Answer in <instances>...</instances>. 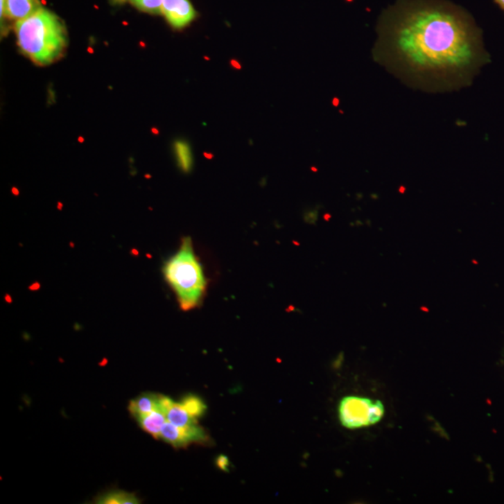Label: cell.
Returning <instances> with one entry per match:
<instances>
[{
    "instance_id": "15",
    "label": "cell",
    "mask_w": 504,
    "mask_h": 504,
    "mask_svg": "<svg viewBox=\"0 0 504 504\" xmlns=\"http://www.w3.org/2000/svg\"><path fill=\"white\" fill-rule=\"evenodd\" d=\"M385 415V407L380 401H374L371 409L372 425L376 424L383 419Z\"/></svg>"
},
{
    "instance_id": "6",
    "label": "cell",
    "mask_w": 504,
    "mask_h": 504,
    "mask_svg": "<svg viewBox=\"0 0 504 504\" xmlns=\"http://www.w3.org/2000/svg\"><path fill=\"white\" fill-rule=\"evenodd\" d=\"M162 15L176 29L190 25L198 16L190 0H163Z\"/></svg>"
},
{
    "instance_id": "2",
    "label": "cell",
    "mask_w": 504,
    "mask_h": 504,
    "mask_svg": "<svg viewBox=\"0 0 504 504\" xmlns=\"http://www.w3.org/2000/svg\"><path fill=\"white\" fill-rule=\"evenodd\" d=\"M15 33L21 52L40 66L58 60L67 43L64 24L55 13L43 8L16 21Z\"/></svg>"
},
{
    "instance_id": "20",
    "label": "cell",
    "mask_w": 504,
    "mask_h": 504,
    "mask_svg": "<svg viewBox=\"0 0 504 504\" xmlns=\"http://www.w3.org/2000/svg\"><path fill=\"white\" fill-rule=\"evenodd\" d=\"M12 193H13V195H15L16 196H18L19 193H19V190H17V189H16V188L12 189Z\"/></svg>"
},
{
    "instance_id": "22",
    "label": "cell",
    "mask_w": 504,
    "mask_h": 504,
    "mask_svg": "<svg viewBox=\"0 0 504 504\" xmlns=\"http://www.w3.org/2000/svg\"><path fill=\"white\" fill-rule=\"evenodd\" d=\"M62 207H63V205H62L61 203H58V209L62 210Z\"/></svg>"
},
{
    "instance_id": "19",
    "label": "cell",
    "mask_w": 504,
    "mask_h": 504,
    "mask_svg": "<svg viewBox=\"0 0 504 504\" xmlns=\"http://www.w3.org/2000/svg\"><path fill=\"white\" fill-rule=\"evenodd\" d=\"M496 2L498 4V6L504 10V0H495Z\"/></svg>"
},
{
    "instance_id": "3",
    "label": "cell",
    "mask_w": 504,
    "mask_h": 504,
    "mask_svg": "<svg viewBox=\"0 0 504 504\" xmlns=\"http://www.w3.org/2000/svg\"><path fill=\"white\" fill-rule=\"evenodd\" d=\"M164 274L182 310L188 311L198 306L206 292L207 281L190 238L183 240L179 252L164 266Z\"/></svg>"
},
{
    "instance_id": "11",
    "label": "cell",
    "mask_w": 504,
    "mask_h": 504,
    "mask_svg": "<svg viewBox=\"0 0 504 504\" xmlns=\"http://www.w3.org/2000/svg\"><path fill=\"white\" fill-rule=\"evenodd\" d=\"M98 503L105 504H136L139 503V498L131 493L113 492L107 493L98 498Z\"/></svg>"
},
{
    "instance_id": "18",
    "label": "cell",
    "mask_w": 504,
    "mask_h": 504,
    "mask_svg": "<svg viewBox=\"0 0 504 504\" xmlns=\"http://www.w3.org/2000/svg\"><path fill=\"white\" fill-rule=\"evenodd\" d=\"M40 288V285L39 284V283L36 282V283H35V284L31 286V290H33V289H34V290H39Z\"/></svg>"
},
{
    "instance_id": "14",
    "label": "cell",
    "mask_w": 504,
    "mask_h": 504,
    "mask_svg": "<svg viewBox=\"0 0 504 504\" xmlns=\"http://www.w3.org/2000/svg\"><path fill=\"white\" fill-rule=\"evenodd\" d=\"M134 7L141 12L150 15H161L163 0H129Z\"/></svg>"
},
{
    "instance_id": "17",
    "label": "cell",
    "mask_w": 504,
    "mask_h": 504,
    "mask_svg": "<svg viewBox=\"0 0 504 504\" xmlns=\"http://www.w3.org/2000/svg\"><path fill=\"white\" fill-rule=\"evenodd\" d=\"M5 0H0V13H3Z\"/></svg>"
},
{
    "instance_id": "16",
    "label": "cell",
    "mask_w": 504,
    "mask_h": 504,
    "mask_svg": "<svg viewBox=\"0 0 504 504\" xmlns=\"http://www.w3.org/2000/svg\"><path fill=\"white\" fill-rule=\"evenodd\" d=\"M216 462H217L218 467H219L220 470L225 471H229V459L226 457V455H220V457H218Z\"/></svg>"
},
{
    "instance_id": "4",
    "label": "cell",
    "mask_w": 504,
    "mask_h": 504,
    "mask_svg": "<svg viewBox=\"0 0 504 504\" xmlns=\"http://www.w3.org/2000/svg\"><path fill=\"white\" fill-rule=\"evenodd\" d=\"M374 401L360 396L342 399L338 407L339 419L344 427L354 430L371 426V409Z\"/></svg>"
},
{
    "instance_id": "13",
    "label": "cell",
    "mask_w": 504,
    "mask_h": 504,
    "mask_svg": "<svg viewBox=\"0 0 504 504\" xmlns=\"http://www.w3.org/2000/svg\"><path fill=\"white\" fill-rule=\"evenodd\" d=\"M175 150H176L177 160L180 168L184 172L191 171L193 164V158L190 147L187 143L177 141L175 143Z\"/></svg>"
},
{
    "instance_id": "7",
    "label": "cell",
    "mask_w": 504,
    "mask_h": 504,
    "mask_svg": "<svg viewBox=\"0 0 504 504\" xmlns=\"http://www.w3.org/2000/svg\"><path fill=\"white\" fill-rule=\"evenodd\" d=\"M40 0H5L3 15L16 21L24 20L42 9Z\"/></svg>"
},
{
    "instance_id": "10",
    "label": "cell",
    "mask_w": 504,
    "mask_h": 504,
    "mask_svg": "<svg viewBox=\"0 0 504 504\" xmlns=\"http://www.w3.org/2000/svg\"><path fill=\"white\" fill-rule=\"evenodd\" d=\"M161 406V395L144 393L134 399L129 404V411L134 417L150 413Z\"/></svg>"
},
{
    "instance_id": "12",
    "label": "cell",
    "mask_w": 504,
    "mask_h": 504,
    "mask_svg": "<svg viewBox=\"0 0 504 504\" xmlns=\"http://www.w3.org/2000/svg\"><path fill=\"white\" fill-rule=\"evenodd\" d=\"M180 403H182V406L184 407L186 410H187L188 413L196 419H199V417H201L205 413H206V403H205L203 400H202L201 398H199L198 396H186V397L183 398L182 401H180Z\"/></svg>"
},
{
    "instance_id": "21",
    "label": "cell",
    "mask_w": 504,
    "mask_h": 504,
    "mask_svg": "<svg viewBox=\"0 0 504 504\" xmlns=\"http://www.w3.org/2000/svg\"><path fill=\"white\" fill-rule=\"evenodd\" d=\"M131 253H132V254H133L134 256H139V250H132Z\"/></svg>"
},
{
    "instance_id": "8",
    "label": "cell",
    "mask_w": 504,
    "mask_h": 504,
    "mask_svg": "<svg viewBox=\"0 0 504 504\" xmlns=\"http://www.w3.org/2000/svg\"><path fill=\"white\" fill-rule=\"evenodd\" d=\"M161 404L163 406L167 422L177 427H188L198 425V419L191 417L180 403H175L171 398L161 395Z\"/></svg>"
},
{
    "instance_id": "1",
    "label": "cell",
    "mask_w": 504,
    "mask_h": 504,
    "mask_svg": "<svg viewBox=\"0 0 504 504\" xmlns=\"http://www.w3.org/2000/svg\"><path fill=\"white\" fill-rule=\"evenodd\" d=\"M388 40L397 60L419 74L460 73L477 55V37L468 16L433 0L404 2L393 10Z\"/></svg>"
},
{
    "instance_id": "9",
    "label": "cell",
    "mask_w": 504,
    "mask_h": 504,
    "mask_svg": "<svg viewBox=\"0 0 504 504\" xmlns=\"http://www.w3.org/2000/svg\"><path fill=\"white\" fill-rule=\"evenodd\" d=\"M137 419L140 427L155 439L160 438L162 428H163L164 423L167 422L166 413H164L162 404L155 410L137 417Z\"/></svg>"
},
{
    "instance_id": "5",
    "label": "cell",
    "mask_w": 504,
    "mask_h": 504,
    "mask_svg": "<svg viewBox=\"0 0 504 504\" xmlns=\"http://www.w3.org/2000/svg\"><path fill=\"white\" fill-rule=\"evenodd\" d=\"M159 439L171 444L175 449H182L191 444H207L210 441L206 431L198 424L177 427L168 422L164 423L162 428Z\"/></svg>"
}]
</instances>
